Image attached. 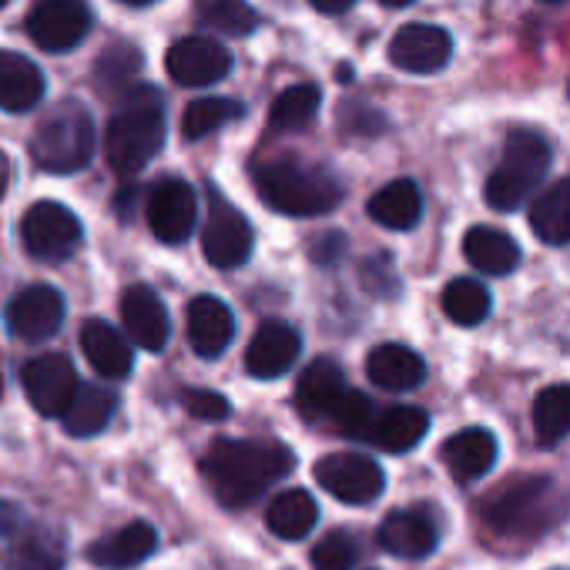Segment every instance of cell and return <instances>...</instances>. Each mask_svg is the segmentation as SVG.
<instances>
[{"mask_svg":"<svg viewBox=\"0 0 570 570\" xmlns=\"http://www.w3.org/2000/svg\"><path fill=\"white\" fill-rule=\"evenodd\" d=\"M121 323H125L131 343H138V350H145V353H161L171 340L168 309L151 285H141V282L128 285L121 296Z\"/></svg>","mask_w":570,"mask_h":570,"instance_id":"15","label":"cell"},{"mask_svg":"<svg viewBox=\"0 0 570 570\" xmlns=\"http://www.w3.org/2000/svg\"><path fill=\"white\" fill-rule=\"evenodd\" d=\"M453 58V38L433 24H406L390 45V61L410 75H436Z\"/></svg>","mask_w":570,"mask_h":570,"instance_id":"16","label":"cell"},{"mask_svg":"<svg viewBox=\"0 0 570 570\" xmlns=\"http://www.w3.org/2000/svg\"><path fill=\"white\" fill-rule=\"evenodd\" d=\"M346 393V376L333 360H316L303 370L296 383V403L309 420L330 416Z\"/></svg>","mask_w":570,"mask_h":570,"instance_id":"26","label":"cell"},{"mask_svg":"<svg viewBox=\"0 0 570 570\" xmlns=\"http://www.w3.org/2000/svg\"><path fill=\"white\" fill-rule=\"evenodd\" d=\"M8 188H11V158L0 151V198L8 195Z\"/></svg>","mask_w":570,"mask_h":570,"instance_id":"45","label":"cell"},{"mask_svg":"<svg viewBox=\"0 0 570 570\" xmlns=\"http://www.w3.org/2000/svg\"><path fill=\"white\" fill-rule=\"evenodd\" d=\"M24 393L41 416H65L78 393V370L65 353H45L21 370Z\"/></svg>","mask_w":570,"mask_h":570,"instance_id":"10","label":"cell"},{"mask_svg":"<svg viewBox=\"0 0 570 570\" xmlns=\"http://www.w3.org/2000/svg\"><path fill=\"white\" fill-rule=\"evenodd\" d=\"M238 118H245L242 101H235V98H198L181 115V135L188 141H198V138L238 121Z\"/></svg>","mask_w":570,"mask_h":570,"instance_id":"36","label":"cell"},{"mask_svg":"<svg viewBox=\"0 0 570 570\" xmlns=\"http://www.w3.org/2000/svg\"><path fill=\"white\" fill-rule=\"evenodd\" d=\"M340 252H343V235H340V232H333V235L320 238V248H316L313 255H316V262H333Z\"/></svg>","mask_w":570,"mask_h":570,"instance_id":"43","label":"cell"},{"mask_svg":"<svg viewBox=\"0 0 570 570\" xmlns=\"http://www.w3.org/2000/svg\"><path fill=\"white\" fill-rule=\"evenodd\" d=\"M463 255L476 272H487V275H510L520 265V245L507 232L487 228V225H476L466 232Z\"/></svg>","mask_w":570,"mask_h":570,"instance_id":"29","label":"cell"},{"mask_svg":"<svg viewBox=\"0 0 570 570\" xmlns=\"http://www.w3.org/2000/svg\"><path fill=\"white\" fill-rule=\"evenodd\" d=\"M81 350H85L91 370L98 376H105V380H121L135 366V353H131L128 340L115 326H108L105 320L85 323V330H81Z\"/></svg>","mask_w":570,"mask_h":570,"instance_id":"24","label":"cell"},{"mask_svg":"<svg viewBox=\"0 0 570 570\" xmlns=\"http://www.w3.org/2000/svg\"><path fill=\"white\" fill-rule=\"evenodd\" d=\"M4 4H11V0H0V8H4Z\"/></svg>","mask_w":570,"mask_h":570,"instance_id":"48","label":"cell"},{"mask_svg":"<svg viewBox=\"0 0 570 570\" xmlns=\"http://www.w3.org/2000/svg\"><path fill=\"white\" fill-rule=\"evenodd\" d=\"M121 4H128V8H148V4H155V0H121Z\"/></svg>","mask_w":570,"mask_h":570,"instance_id":"47","label":"cell"},{"mask_svg":"<svg viewBox=\"0 0 570 570\" xmlns=\"http://www.w3.org/2000/svg\"><path fill=\"white\" fill-rule=\"evenodd\" d=\"M430 433V416L420 406H390L370 423V440L386 453H406Z\"/></svg>","mask_w":570,"mask_h":570,"instance_id":"27","label":"cell"},{"mask_svg":"<svg viewBox=\"0 0 570 570\" xmlns=\"http://www.w3.org/2000/svg\"><path fill=\"white\" fill-rule=\"evenodd\" d=\"M0 393H4V380H0Z\"/></svg>","mask_w":570,"mask_h":570,"instance_id":"50","label":"cell"},{"mask_svg":"<svg viewBox=\"0 0 570 570\" xmlns=\"http://www.w3.org/2000/svg\"><path fill=\"white\" fill-rule=\"evenodd\" d=\"M320 105H323V91L316 85H296L289 91H282L268 111V128L275 135H285V131H303L313 125V118L320 115Z\"/></svg>","mask_w":570,"mask_h":570,"instance_id":"34","label":"cell"},{"mask_svg":"<svg viewBox=\"0 0 570 570\" xmlns=\"http://www.w3.org/2000/svg\"><path fill=\"white\" fill-rule=\"evenodd\" d=\"M95 155V121L91 111L78 101L51 108L31 138V158L51 175H75Z\"/></svg>","mask_w":570,"mask_h":570,"instance_id":"4","label":"cell"},{"mask_svg":"<svg viewBox=\"0 0 570 570\" xmlns=\"http://www.w3.org/2000/svg\"><path fill=\"white\" fill-rule=\"evenodd\" d=\"M165 145V98L151 85H138L121 95L108 121V165L121 178H135Z\"/></svg>","mask_w":570,"mask_h":570,"instance_id":"2","label":"cell"},{"mask_svg":"<svg viewBox=\"0 0 570 570\" xmlns=\"http://www.w3.org/2000/svg\"><path fill=\"white\" fill-rule=\"evenodd\" d=\"M497 436L483 426H470V430H460L453 433L443 446H440V456H443V466L450 470V476L456 483H473L480 480L483 473L493 470L497 463Z\"/></svg>","mask_w":570,"mask_h":570,"instance_id":"18","label":"cell"},{"mask_svg":"<svg viewBox=\"0 0 570 570\" xmlns=\"http://www.w3.org/2000/svg\"><path fill=\"white\" fill-rule=\"evenodd\" d=\"M443 313L456 326H480L490 316V293L476 278H453L443 289Z\"/></svg>","mask_w":570,"mask_h":570,"instance_id":"37","label":"cell"},{"mask_svg":"<svg viewBox=\"0 0 570 570\" xmlns=\"http://www.w3.org/2000/svg\"><path fill=\"white\" fill-rule=\"evenodd\" d=\"M265 523L282 540H303L320 523V507L306 490H285L272 500Z\"/></svg>","mask_w":570,"mask_h":570,"instance_id":"31","label":"cell"},{"mask_svg":"<svg viewBox=\"0 0 570 570\" xmlns=\"http://www.w3.org/2000/svg\"><path fill=\"white\" fill-rule=\"evenodd\" d=\"M195 215H198V202H195V191L188 181L165 178L155 185V191L148 198V225L158 242L181 245L195 228Z\"/></svg>","mask_w":570,"mask_h":570,"instance_id":"14","label":"cell"},{"mask_svg":"<svg viewBox=\"0 0 570 570\" xmlns=\"http://www.w3.org/2000/svg\"><path fill=\"white\" fill-rule=\"evenodd\" d=\"M530 225L540 242L547 245H570V178H560L553 188H547L533 208Z\"/></svg>","mask_w":570,"mask_h":570,"instance_id":"32","label":"cell"},{"mask_svg":"<svg viewBox=\"0 0 570 570\" xmlns=\"http://www.w3.org/2000/svg\"><path fill=\"white\" fill-rule=\"evenodd\" d=\"M356 560H360V543L346 530H333L313 547V567L316 570H353Z\"/></svg>","mask_w":570,"mask_h":570,"instance_id":"39","label":"cell"},{"mask_svg":"<svg viewBox=\"0 0 570 570\" xmlns=\"http://www.w3.org/2000/svg\"><path fill=\"white\" fill-rule=\"evenodd\" d=\"M115 413H118V393L111 386L88 383V386H78V393L61 420L71 436L85 440V436H98L115 420Z\"/></svg>","mask_w":570,"mask_h":570,"instance_id":"28","label":"cell"},{"mask_svg":"<svg viewBox=\"0 0 570 570\" xmlns=\"http://www.w3.org/2000/svg\"><path fill=\"white\" fill-rule=\"evenodd\" d=\"M543 4H557V0H543Z\"/></svg>","mask_w":570,"mask_h":570,"instance_id":"49","label":"cell"},{"mask_svg":"<svg viewBox=\"0 0 570 570\" xmlns=\"http://www.w3.org/2000/svg\"><path fill=\"white\" fill-rule=\"evenodd\" d=\"M309 4L316 11H323V14H346L356 4V0H309Z\"/></svg>","mask_w":570,"mask_h":570,"instance_id":"44","label":"cell"},{"mask_svg":"<svg viewBox=\"0 0 570 570\" xmlns=\"http://www.w3.org/2000/svg\"><path fill=\"white\" fill-rule=\"evenodd\" d=\"M560 517L557 483L537 476L517 483L483 503V520L500 537H540Z\"/></svg>","mask_w":570,"mask_h":570,"instance_id":"6","label":"cell"},{"mask_svg":"<svg viewBox=\"0 0 570 570\" xmlns=\"http://www.w3.org/2000/svg\"><path fill=\"white\" fill-rule=\"evenodd\" d=\"M45 75L35 61L14 51H0V111H31L45 98Z\"/></svg>","mask_w":570,"mask_h":570,"instance_id":"23","label":"cell"},{"mask_svg":"<svg viewBox=\"0 0 570 570\" xmlns=\"http://www.w3.org/2000/svg\"><path fill=\"white\" fill-rule=\"evenodd\" d=\"M252 181H255L258 198L268 208H275L282 215H296V218L326 215L346 195L343 181L330 168L306 165L296 158H275V161L255 165Z\"/></svg>","mask_w":570,"mask_h":570,"instance_id":"3","label":"cell"},{"mask_svg":"<svg viewBox=\"0 0 570 570\" xmlns=\"http://www.w3.org/2000/svg\"><path fill=\"white\" fill-rule=\"evenodd\" d=\"M65 296L55 285H31V289L18 293L8 306V326L24 343H45L51 340L65 323Z\"/></svg>","mask_w":570,"mask_h":570,"instance_id":"12","label":"cell"},{"mask_svg":"<svg viewBox=\"0 0 570 570\" xmlns=\"http://www.w3.org/2000/svg\"><path fill=\"white\" fill-rule=\"evenodd\" d=\"M420 215H423V195L410 178H396L370 198V218L383 228L406 232L420 222Z\"/></svg>","mask_w":570,"mask_h":570,"instance_id":"30","label":"cell"},{"mask_svg":"<svg viewBox=\"0 0 570 570\" xmlns=\"http://www.w3.org/2000/svg\"><path fill=\"white\" fill-rule=\"evenodd\" d=\"M91 31V8L88 0H38L31 18H28V35L35 38L38 48L61 55L78 48Z\"/></svg>","mask_w":570,"mask_h":570,"instance_id":"11","label":"cell"},{"mask_svg":"<svg viewBox=\"0 0 570 570\" xmlns=\"http://www.w3.org/2000/svg\"><path fill=\"white\" fill-rule=\"evenodd\" d=\"M313 473H316L320 487H326V493H333L336 500L353 503V507L373 503L386 487L383 466L363 453H330L316 463Z\"/></svg>","mask_w":570,"mask_h":570,"instance_id":"9","label":"cell"},{"mask_svg":"<svg viewBox=\"0 0 570 570\" xmlns=\"http://www.w3.org/2000/svg\"><path fill=\"white\" fill-rule=\"evenodd\" d=\"M373 403L356 393V390H346L343 400L336 403V410L330 413V420L346 433V436H366L370 433V423H373Z\"/></svg>","mask_w":570,"mask_h":570,"instance_id":"40","label":"cell"},{"mask_svg":"<svg viewBox=\"0 0 570 570\" xmlns=\"http://www.w3.org/2000/svg\"><path fill=\"white\" fill-rule=\"evenodd\" d=\"M533 433L540 446H557L570 436V386H550L533 403Z\"/></svg>","mask_w":570,"mask_h":570,"instance_id":"35","label":"cell"},{"mask_svg":"<svg viewBox=\"0 0 570 570\" xmlns=\"http://www.w3.org/2000/svg\"><path fill=\"white\" fill-rule=\"evenodd\" d=\"M440 530L420 510H396L380 523V547L403 560H423L436 550Z\"/></svg>","mask_w":570,"mask_h":570,"instance_id":"20","label":"cell"},{"mask_svg":"<svg viewBox=\"0 0 570 570\" xmlns=\"http://www.w3.org/2000/svg\"><path fill=\"white\" fill-rule=\"evenodd\" d=\"M145 58L135 45L118 41L111 48L101 51V58L95 61V88L105 98H121L125 91H131V81L138 78Z\"/></svg>","mask_w":570,"mask_h":570,"instance_id":"33","label":"cell"},{"mask_svg":"<svg viewBox=\"0 0 570 570\" xmlns=\"http://www.w3.org/2000/svg\"><path fill=\"white\" fill-rule=\"evenodd\" d=\"M181 406L195 416V420H205V423H218L228 416V400L212 393V390H185L181 393Z\"/></svg>","mask_w":570,"mask_h":570,"instance_id":"41","label":"cell"},{"mask_svg":"<svg viewBox=\"0 0 570 570\" xmlns=\"http://www.w3.org/2000/svg\"><path fill=\"white\" fill-rule=\"evenodd\" d=\"M303 353V340L299 333L282 323V320H268L255 330L252 343H248V353H245V370L248 376L255 380H275L282 373H289L296 366Z\"/></svg>","mask_w":570,"mask_h":570,"instance_id":"17","label":"cell"},{"mask_svg":"<svg viewBox=\"0 0 570 570\" xmlns=\"http://www.w3.org/2000/svg\"><path fill=\"white\" fill-rule=\"evenodd\" d=\"M547 168H550L547 138L530 128H513L500 165L487 178V188H483L487 205L497 212H517L527 202V195L543 181Z\"/></svg>","mask_w":570,"mask_h":570,"instance_id":"5","label":"cell"},{"mask_svg":"<svg viewBox=\"0 0 570 570\" xmlns=\"http://www.w3.org/2000/svg\"><path fill=\"white\" fill-rule=\"evenodd\" d=\"M198 14L205 24L235 38L252 35L258 28V14L248 0H198Z\"/></svg>","mask_w":570,"mask_h":570,"instance_id":"38","label":"cell"},{"mask_svg":"<svg viewBox=\"0 0 570 570\" xmlns=\"http://www.w3.org/2000/svg\"><path fill=\"white\" fill-rule=\"evenodd\" d=\"M380 4H386V8H410L413 0H380Z\"/></svg>","mask_w":570,"mask_h":570,"instance_id":"46","label":"cell"},{"mask_svg":"<svg viewBox=\"0 0 570 570\" xmlns=\"http://www.w3.org/2000/svg\"><path fill=\"white\" fill-rule=\"evenodd\" d=\"M155 550H158L155 527L145 523V520H135V523L121 527L118 533L95 540L88 547V560L95 567H105V570H128V567L145 563Z\"/></svg>","mask_w":570,"mask_h":570,"instance_id":"21","label":"cell"},{"mask_svg":"<svg viewBox=\"0 0 570 570\" xmlns=\"http://www.w3.org/2000/svg\"><path fill=\"white\" fill-rule=\"evenodd\" d=\"M296 456L275 440H218L202 460V473L222 507H245L265 487L289 476Z\"/></svg>","mask_w":570,"mask_h":570,"instance_id":"1","label":"cell"},{"mask_svg":"<svg viewBox=\"0 0 570 570\" xmlns=\"http://www.w3.org/2000/svg\"><path fill=\"white\" fill-rule=\"evenodd\" d=\"M4 570H65V540L45 527H24L0 553Z\"/></svg>","mask_w":570,"mask_h":570,"instance_id":"25","label":"cell"},{"mask_svg":"<svg viewBox=\"0 0 570 570\" xmlns=\"http://www.w3.org/2000/svg\"><path fill=\"white\" fill-rule=\"evenodd\" d=\"M28 527V513L21 503L0 497V540H14Z\"/></svg>","mask_w":570,"mask_h":570,"instance_id":"42","label":"cell"},{"mask_svg":"<svg viewBox=\"0 0 570 570\" xmlns=\"http://www.w3.org/2000/svg\"><path fill=\"white\" fill-rule=\"evenodd\" d=\"M168 75L185 85V88H208L232 71V51L212 38H181L171 45L168 58Z\"/></svg>","mask_w":570,"mask_h":570,"instance_id":"13","label":"cell"},{"mask_svg":"<svg viewBox=\"0 0 570 570\" xmlns=\"http://www.w3.org/2000/svg\"><path fill=\"white\" fill-rule=\"evenodd\" d=\"M366 376L390 393H410L426 380V363L420 353L400 343H383L366 360Z\"/></svg>","mask_w":570,"mask_h":570,"instance_id":"22","label":"cell"},{"mask_svg":"<svg viewBox=\"0 0 570 570\" xmlns=\"http://www.w3.org/2000/svg\"><path fill=\"white\" fill-rule=\"evenodd\" d=\"M85 228L78 215L61 202H38L21 218V242L38 262H65L78 252Z\"/></svg>","mask_w":570,"mask_h":570,"instance_id":"7","label":"cell"},{"mask_svg":"<svg viewBox=\"0 0 570 570\" xmlns=\"http://www.w3.org/2000/svg\"><path fill=\"white\" fill-rule=\"evenodd\" d=\"M255 232L248 218L218 191L208 188V218L202 228V252L215 268H238L248 262Z\"/></svg>","mask_w":570,"mask_h":570,"instance_id":"8","label":"cell"},{"mask_svg":"<svg viewBox=\"0 0 570 570\" xmlns=\"http://www.w3.org/2000/svg\"><path fill=\"white\" fill-rule=\"evenodd\" d=\"M235 340V316L218 296H198L188 306V343L202 360H218Z\"/></svg>","mask_w":570,"mask_h":570,"instance_id":"19","label":"cell"}]
</instances>
